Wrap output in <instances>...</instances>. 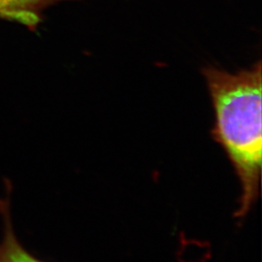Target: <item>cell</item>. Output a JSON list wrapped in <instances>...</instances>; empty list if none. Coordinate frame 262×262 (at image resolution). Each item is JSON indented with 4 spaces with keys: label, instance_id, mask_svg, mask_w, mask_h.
I'll use <instances>...</instances> for the list:
<instances>
[{
    "label": "cell",
    "instance_id": "1",
    "mask_svg": "<svg viewBox=\"0 0 262 262\" xmlns=\"http://www.w3.org/2000/svg\"><path fill=\"white\" fill-rule=\"evenodd\" d=\"M215 111L213 136L239 179L236 215H247L258 198L262 165L261 62L236 73L213 66L202 69Z\"/></svg>",
    "mask_w": 262,
    "mask_h": 262
},
{
    "label": "cell",
    "instance_id": "3",
    "mask_svg": "<svg viewBox=\"0 0 262 262\" xmlns=\"http://www.w3.org/2000/svg\"><path fill=\"white\" fill-rule=\"evenodd\" d=\"M62 1L69 0H0V18L34 29L42 19V12Z\"/></svg>",
    "mask_w": 262,
    "mask_h": 262
},
{
    "label": "cell",
    "instance_id": "2",
    "mask_svg": "<svg viewBox=\"0 0 262 262\" xmlns=\"http://www.w3.org/2000/svg\"><path fill=\"white\" fill-rule=\"evenodd\" d=\"M5 195L0 198L2 239L0 241V262H46L30 253L16 234L11 215V183L5 182Z\"/></svg>",
    "mask_w": 262,
    "mask_h": 262
}]
</instances>
